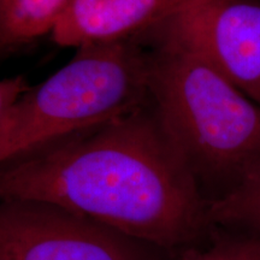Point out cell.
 Masks as SVG:
<instances>
[{
  "mask_svg": "<svg viewBox=\"0 0 260 260\" xmlns=\"http://www.w3.org/2000/svg\"><path fill=\"white\" fill-rule=\"evenodd\" d=\"M0 200L63 207L158 248L190 241L207 201L151 102L0 164Z\"/></svg>",
  "mask_w": 260,
  "mask_h": 260,
  "instance_id": "obj_1",
  "label": "cell"
},
{
  "mask_svg": "<svg viewBox=\"0 0 260 260\" xmlns=\"http://www.w3.org/2000/svg\"><path fill=\"white\" fill-rule=\"evenodd\" d=\"M139 39L149 102L205 200L218 199L260 158V105L159 29Z\"/></svg>",
  "mask_w": 260,
  "mask_h": 260,
  "instance_id": "obj_2",
  "label": "cell"
},
{
  "mask_svg": "<svg viewBox=\"0 0 260 260\" xmlns=\"http://www.w3.org/2000/svg\"><path fill=\"white\" fill-rule=\"evenodd\" d=\"M147 102V51L140 39L76 48L67 64L31 86L9 111L17 158Z\"/></svg>",
  "mask_w": 260,
  "mask_h": 260,
  "instance_id": "obj_3",
  "label": "cell"
},
{
  "mask_svg": "<svg viewBox=\"0 0 260 260\" xmlns=\"http://www.w3.org/2000/svg\"><path fill=\"white\" fill-rule=\"evenodd\" d=\"M151 248L57 205L0 200V260H152Z\"/></svg>",
  "mask_w": 260,
  "mask_h": 260,
  "instance_id": "obj_4",
  "label": "cell"
},
{
  "mask_svg": "<svg viewBox=\"0 0 260 260\" xmlns=\"http://www.w3.org/2000/svg\"><path fill=\"white\" fill-rule=\"evenodd\" d=\"M154 28L197 52L251 99L260 96V4L186 0Z\"/></svg>",
  "mask_w": 260,
  "mask_h": 260,
  "instance_id": "obj_5",
  "label": "cell"
},
{
  "mask_svg": "<svg viewBox=\"0 0 260 260\" xmlns=\"http://www.w3.org/2000/svg\"><path fill=\"white\" fill-rule=\"evenodd\" d=\"M186 0H74L51 34L60 47L80 48L141 37Z\"/></svg>",
  "mask_w": 260,
  "mask_h": 260,
  "instance_id": "obj_6",
  "label": "cell"
},
{
  "mask_svg": "<svg viewBox=\"0 0 260 260\" xmlns=\"http://www.w3.org/2000/svg\"><path fill=\"white\" fill-rule=\"evenodd\" d=\"M74 0H3L0 2L2 53L52 31Z\"/></svg>",
  "mask_w": 260,
  "mask_h": 260,
  "instance_id": "obj_7",
  "label": "cell"
},
{
  "mask_svg": "<svg viewBox=\"0 0 260 260\" xmlns=\"http://www.w3.org/2000/svg\"><path fill=\"white\" fill-rule=\"evenodd\" d=\"M206 218L209 225L260 235V158L228 193L207 203Z\"/></svg>",
  "mask_w": 260,
  "mask_h": 260,
  "instance_id": "obj_8",
  "label": "cell"
},
{
  "mask_svg": "<svg viewBox=\"0 0 260 260\" xmlns=\"http://www.w3.org/2000/svg\"><path fill=\"white\" fill-rule=\"evenodd\" d=\"M182 260H260V235L240 233Z\"/></svg>",
  "mask_w": 260,
  "mask_h": 260,
  "instance_id": "obj_9",
  "label": "cell"
},
{
  "mask_svg": "<svg viewBox=\"0 0 260 260\" xmlns=\"http://www.w3.org/2000/svg\"><path fill=\"white\" fill-rule=\"evenodd\" d=\"M30 87L27 79L22 75L0 80V122Z\"/></svg>",
  "mask_w": 260,
  "mask_h": 260,
  "instance_id": "obj_10",
  "label": "cell"
},
{
  "mask_svg": "<svg viewBox=\"0 0 260 260\" xmlns=\"http://www.w3.org/2000/svg\"><path fill=\"white\" fill-rule=\"evenodd\" d=\"M246 2H252V3H256V4H260V0H246Z\"/></svg>",
  "mask_w": 260,
  "mask_h": 260,
  "instance_id": "obj_11",
  "label": "cell"
},
{
  "mask_svg": "<svg viewBox=\"0 0 260 260\" xmlns=\"http://www.w3.org/2000/svg\"><path fill=\"white\" fill-rule=\"evenodd\" d=\"M254 102H256V103H258V104H259V105H260V96L258 98V99H255V100H254Z\"/></svg>",
  "mask_w": 260,
  "mask_h": 260,
  "instance_id": "obj_12",
  "label": "cell"
},
{
  "mask_svg": "<svg viewBox=\"0 0 260 260\" xmlns=\"http://www.w3.org/2000/svg\"><path fill=\"white\" fill-rule=\"evenodd\" d=\"M0 54H2V51H0Z\"/></svg>",
  "mask_w": 260,
  "mask_h": 260,
  "instance_id": "obj_13",
  "label": "cell"
},
{
  "mask_svg": "<svg viewBox=\"0 0 260 260\" xmlns=\"http://www.w3.org/2000/svg\"><path fill=\"white\" fill-rule=\"evenodd\" d=\"M0 2H3V0H0Z\"/></svg>",
  "mask_w": 260,
  "mask_h": 260,
  "instance_id": "obj_14",
  "label": "cell"
}]
</instances>
